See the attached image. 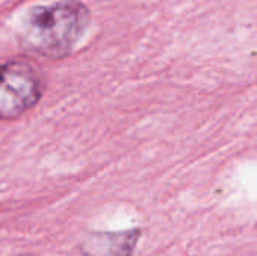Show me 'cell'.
Masks as SVG:
<instances>
[{
    "label": "cell",
    "mask_w": 257,
    "mask_h": 256,
    "mask_svg": "<svg viewBox=\"0 0 257 256\" xmlns=\"http://www.w3.org/2000/svg\"><path fill=\"white\" fill-rule=\"evenodd\" d=\"M90 24L92 14L86 3L56 0L26 9L15 24V38L26 53L57 60L78 47Z\"/></svg>",
    "instance_id": "cell-1"
},
{
    "label": "cell",
    "mask_w": 257,
    "mask_h": 256,
    "mask_svg": "<svg viewBox=\"0 0 257 256\" xmlns=\"http://www.w3.org/2000/svg\"><path fill=\"white\" fill-rule=\"evenodd\" d=\"M44 92L36 69L23 60H8L2 66L0 113L5 121L15 119L35 107Z\"/></svg>",
    "instance_id": "cell-2"
},
{
    "label": "cell",
    "mask_w": 257,
    "mask_h": 256,
    "mask_svg": "<svg viewBox=\"0 0 257 256\" xmlns=\"http://www.w3.org/2000/svg\"><path fill=\"white\" fill-rule=\"evenodd\" d=\"M140 237V231L116 234H93L83 246L86 256H131Z\"/></svg>",
    "instance_id": "cell-3"
},
{
    "label": "cell",
    "mask_w": 257,
    "mask_h": 256,
    "mask_svg": "<svg viewBox=\"0 0 257 256\" xmlns=\"http://www.w3.org/2000/svg\"><path fill=\"white\" fill-rule=\"evenodd\" d=\"M20 256H32V255H20Z\"/></svg>",
    "instance_id": "cell-4"
}]
</instances>
